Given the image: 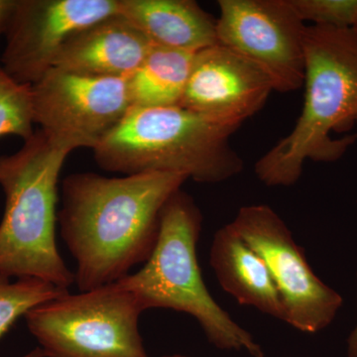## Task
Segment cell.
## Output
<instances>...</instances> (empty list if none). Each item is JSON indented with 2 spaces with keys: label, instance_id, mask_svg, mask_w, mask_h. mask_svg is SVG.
I'll return each mask as SVG.
<instances>
[{
  "label": "cell",
  "instance_id": "obj_1",
  "mask_svg": "<svg viewBox=\"0 0 357 357\" xmlns=\"http://www.w3.org/2000/svg\"><path fill=\"white\" fill-rule=\"evenodd\" d=\"M188 180L176 173L110 178L86 172L65 178L58 223L76 261L79 292L121 280L147 261L164 206Z\"/></svg>",
  "mask_w": 357,
  "mask_h": 357
},
{
  "label": "cell",
  "instance_id": "obj_2",
  "mask_svg": "<svg viewBox=\"0 0 357 357\" xmlns=\"http://www.w3.org/2000/svg\"><path fill=\"white\" fill-rule=\"evenodd\" d=\"M305 96L291 132L256 162L268 187H290L307 161H337L357 135L333 138L357 123V35L352 28L307 25L304 32Z\"/></svg>",
  "mask_w": 357,
  "mask_h": 357
},
{
  "label": "cell",
  "instance_id": "obj_3",
  "mask_svg": "<svg viewBox=\"0 0 357 357\" xmlns=\"http://www.w3.org/2000/svg\"><path fill=\"white\" fill-rule=\"evenodd\" d=\"M239 126L180 107H132L93 150L109 172L182 174L218 184L236 177L243 161L230 145Z\"/></svg>",
  "mask_w": 357,
  "mask_h": 357
},
{
  "label": "cell",
  "instance_id": "obj_4",
  "mask_svg": "<svg viewBox=\"0 0 357 357\" xmlns=\"http://www.w3.org/2000/svg\"><path fill=\"white\" fill-rule=\"evenodd\" d=\"M69 154L39 130L20 151L0 156V187L6 196L0 276L39 279L66 290L75 283L56 241L59 177Z\"/></svg>",
  "mask_w": 357,
  "mask_h": 357
},
{
  "label": "cell",
  "instance_id": "obj_5",
  "mask_svg": "<svg viewBox=\"0 0 357 357\" xmlns=\"http://www.w3.org/2000/svg\"><path fill=\"white\" fill-rule=\"evenodd\" d=\"M201 211L182 190L164 206L158 241L143 267L116 281L133 294L142 307L170 309L196 319L206 340L222 351H245L266 357L252 335L215 302L202 276L197 255Z\"/></svg>",
  "mask_w": 357,
  "mask_h": 357
},
{
  "label": "cell",
  "instance_id": "obj_6",
  "mask_svg": "<svg viewBox=\"0 0 357 357\" xmlns=\"http://www.w3.org/2000/svg\"><path fill=\"white\" fill-rule=\"evenodd\" d=\"M143 311L119 282L70 294L25 316L45 357H149L139 331Z\"/></svg>",
  "mask_w": 357,
  "mask_h": 357
},
{
  "label": "cell",
  "instance_id": "obj_7",
  "mask_svg": "<svg viewBox=\"0 0 357 357\" xmlns=\"http://www.w3.org/2000/svg\"><path fill=\"white\" fill-rule=\"evenodd\" d=\"M35 123L52 144L95 149L132 109L129 77L89 76L52 68L32 84Z\"/></svg>",
  "mask_w": 357,
  "mask_h": 357
},
{
  "label": "cell",
  "instance_id": "obj_8",
  "mask_svg": "<svg viewBox=\"0 0 357 357\" xmlns=\"http://www.w3.org/2000/svg\"><path fill=\"white\" fill-rule=\"evenodd\" d=\"M230 225L266 263L283 302L284 321L305 333L328 328L344 299L312 271L280 215L267 204H250Z\"/></svg>",
  "mask_w": 357,
  "mask_h": 357
},
{
  "label": "cell",
  "instance_id": "obj_9",
  "mask_svg": "<svg viewBox=\"0 0 357 357\" xmlns=\"http://www.w3.org/2000/svg\"><path fill=\"white\" fill-rule=\"evenodd\" d=\"M218 43L264 73L279 93L302 88L304 32L290 0H220Z\"/></svg>",
  "mask_w": 357,
  "mask_h": 357
},
{
  "label": "cell",
  "instance_id": "obj_10",
  "mask_svg": "<svg viewBox=\"0 0 357 357\" xmlns=\"http://www.w3.org/2000/svg\"><path fill=\"white\" fill-rule=\"evenodd\" d=\"M119 13V0H18L2 68L18 83L34 84L73 37Z\"/></svg>",
  "mask_w": 357,
  "mask_h": 357
},
{
  "label": "cell",
  "instance_id": "obj_11",
  "mask_svg": "<svg viewBox=\"0 0 357 357\" xmlns=\"http://www.w3.org/2000/svg\"><path fill=\"white\" fill-rule=\"evenodd\" d=\"M274 91L259 68L218 43L197 52L180 107L241 126Z\"/></svg>",
  "mask_w": 357,
  "mask_h": 357
},
{
  "label": "cell",
  "instance_id": "obj_12",
  "mask_svg": "<svg viewBox=\"0 0 357 357\" xmlns=\"http://www.w3.org/2000/svg\"><path fill=\"white\" fill-rule=\"evenodd\" d=\"M153 44L121 14L89 26L66 44L54 67L105 77H129Z\"/></svg>",
  "mask_w": 357,
  "mask_h": 357
},
{
  "label": "cell",
  "instance_id": "obj_13",
  "mask_svg": "<svg viewBox=\"0 0 357 357\" xmlns=\"http://www.w3.org/2000/svg\"><path fill=\"white\" fill-rule=\"evenodd\" d=\"M210 261L220 285L239 304L284 321L283 302L266 263L230 223L215 232Z\"/></svg>",
  "mask_w": 357,
  "mask_h": 357
},
{
  "label": "cell",
  "instance_id": "obj_14",
  "mask_svg": "<svg viewBox=\"0 0 357 357\" xmlns=\"http://www.w3.org/2000/svg\"><path fill=\"white\" fill-rule=\"evenodd\" d=\"M119 8L153 46L197 53L218 43L217 20L194 0H119Z\"/></svg>",
  "mask_w": 357,
  "mask_h": 357
},
{
  "label": "cell",
  "instance_id": "obj_15",
  "mask_svg": "<svg viewBox=\"0 0 357 357\" xmlns=\"http://www.w3.org/2000/svg\"><path fill=\"white\" fill-rule=\"evenodd\" d=\"M196 53L152 46L138 69L129 77L132 107L180 105Z\"/></svg>",
  "mask_w": 357,
  "mask_h": 357
},
{
  "label": "cell",
  "instance_id": "obj_16",
  "mask_svg": "<svg viewBox=\"0 0 357 357\" xmlns=\"http://www.w3.org/2000/svg\"><path fill=\"white\" fill-rule=\"evenodd\" d=\"M69 292L53 284L34 278L0 281V338L20 317L34 307Z\"/></svg>",
  "mask_w": 357,
  "mask_h": 357
},
{
  "label": "cell",
  "instance_id": "obj_17",
  "mask_svg": "<svg viewBox=\"0 0 357 357\" xmlns=\"http://www.w3.org/2000/svg\"><path fill=\"white\" fill-rule=\"evenodd\" d=\"M32 84H21L0 65V137L15 135L27 141L34 135Z\"/></svg>",
  "mask_w": 357,
  "mask_h": 357
},
{
  "label": "cell",
  "instance_id": "obj_18",
  "mask_svg": "<svg viewBox=\"0 0 357 357\" xmlns=\"http://www.w3.org/2000/svg\"><path fill=\"white\" fill-rule=\"evenodd\" d=\"M291 6L306 24L352 28L357 18V0H290Z\"/></svg>",
  "mask_w": 357,
  "mask_h": 357
},
{
  "label": "cell",
  "instance_id": "obj_19",
  "mask_svg": "<svg viewBox=\"0 0 357 357\" xmlns=\"http://www.w3.org/2000/svg\"><path fill=\"white\" fill-rule=\"evenodd\" d=\"M17 3L18 0H0V35L6 34L8 29Z\"/></svg>",
  "mask_w": 357,
  "mask_h": 357
},
{
  "label": "cell",
  "instance_id": "obj_20",
  "mask_svg": "<svg viewBox=\"0 0 357 357\" xmlns=\"http://www.w3.org/2000/svg\"><path fill=\"white\" fill-rule=\"evenodd\" d=\"M347 357H357V321L347 340Z\"/></svg>",
  "mask_w": 357,
  "mask_h": 357
},
{
  "label": "cell",
  "instance_id": "obj_21",
  "mask_svg": "<svg viewBox=\"0 0 357 357\" xmlns=\"http://www.w3.org/2000/svg\"><path fill=\"white\" fill-rule=\"evenodd\" d=\"M22 357H45L44 351H42L40 347H37V349H33L32 351H30L29 354H26V356Z\"/></svg>",
  "mask_w": 357,
  "mask_h": 357
},
{
  "label": "cell",
  "instance_id": "obj_22",
  "mask_svg": "<svg viewBox=\"0 0 357 357\" xmlns=\"http://www.w3.org/2000/svg\"><path fill=\"white\" fill-rule=\"evenodd\" d=\"M162 357H192L189 356H184V354H171V356H165Z\"/></svg>",
  "mask_w": 357,
  "mask_h": 357
},
{
  "label": "cell",
  "instance_id": "obj_23",
  "mask_svg": "<svg viewBox=\"0 0 357 357\" xmlns=\"http://www.w3.org/2000/svg\"><path fill=\"white\" fill-rule=\"evenodd\" d=\"M352 29L354 30V32H356V35H357V18H356V23H354V27H352Z\"/></svg>",
  "mask_w": 357,
  "mask_h": 357
},
{
  "label": "cell",
  "instance_id": "obj_24",
  "mask_svg": "<svg viewBox=\"0 0 357 357\" xmlns=\"http://www.w3.org/2000/svg\"><path fill=\"white\" fill-rule=\"evenodd\" d=\"M3 280H9V279L8 278H4V277L0 276V281H3Z\"/></svg>",
  "mask_w": 357,
  "mask_h": 357
}]
</instances>
